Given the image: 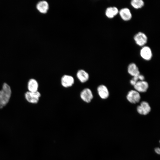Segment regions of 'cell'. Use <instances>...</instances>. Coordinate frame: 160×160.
I'll use <instances>...</instances> for the list:
<instances>
[{
  "label": "cell",
  "instance_id": "8",
  "mask_svg": "<svg viewBox=\"0 0 160 160\" xmlns=\"http://www.w3.org/2000/svg\"><path fill=\"white\" fill-rule=\"evenodd\" d=\"M134 86L135 90L138 92H144L147 91L148 88V84L147 82L144 80L139 81Z\"/></svg>",
  "mask_w": 160,
  "mask_h": 160
},
{
  "label": "cell",
  "instance_id": "16",
  "mask_svg": "<svg viewBox=\"0 0 160 160\" xmlns=\"http://www.w3.org/2000/svg\"><path fill=\"white\" fill-rule=\"evenodd\" d=\"M39 85L36 80L31 79L28 81V88L29 92H34L38 91Z\"/></svg>",
  "mask_w": 160,
  "mask_h": 160
},
{
  "label": "cell",
  "instance_id": "19",
  "mask_svg": "<svg viewBox=\"0 0 160 160\" xmlns=\"http://www.w3.org/2000/svg\"><path fill=\"white\" fill-rule=\"evenodd\" d=\"M155 152L157 154H159L160 153V149L159 148H157L155 149Z\"/></svg>",
  "mask_w": 160,
  "mask_h": 160
},
{
  "label": "cell",
  "instance_id": "7",
  "mask_svg": "<svg viewBox=\"0 0 160 160\" xmlns=\"http://www.w3.org/2000/svg\"><path fill=\"white\" fill-rule=\"evenodd\" d=\"M151 110V107L149 104L146 102L143 101L140 105L137 107V111L140 114L146 115L148 114Z\"/></svg>",
  "mask_w": 160,
  "mask_h": 160
},
{
  "label": "cell",
  "instance_id": "2",
  "mask_svg": "<svg viewBox=\"0 0 160 160\" xmlns=\"http://www.w3.org/2000/svg\"><path fill=\"white\" fill-rule=\"evenodd\" d=\"M41 95L38 91L34 92H27L25 94V97L26 100L29 102L37 103L39 101Z\"/></svg>",
  "mask_w": 160,
  "mask_h": 160
},
{
  "label": "cell",
  "instance_id": "6",
  "mask_svg": "<svg viewBox=\"0 0 160 160\" xmlns=\"http://www.w3.org/2000/svg\"><path fill=\"white\" fill-rule=\"evenodd\" d=\"M74 83L73 77L68 75H63L61 78V83L64 87L68 88L73 86Z\"/></svg>",
  "mask_w": 160,
  "mask_h": 160
},
{
  "label": "cell",
  "instance_id": "5",
  "mask_svg": "<svg viewBox=\"0 0 160 160\" xmlns=\"http://www.w3.org/2000/svg\"><path fill=\"white\" fill-rule=\"evenodd\" d=\"M134 39L136 44L140 46H144L148 40L146 35L142 32H139L135 35Z\"/></svg>",
  "mask_w": 160,
  "mask_h": 160
},
{
  "label": "cell",
  "instance_id": "18",
  "mask_svg": "<svg viewBox=\"0 0 160 160\" xmlns=\"http://www.w3.org/2000/svg\"><path fill=\"white\" fill-rule=\"evenodd\" d=\"M144 79V76L140 74L137 76L133 77L130 81V83L132 85L134 86L137 81H143Z\"/></svg>",
  "mask_w": 160,
  "mask_h": 160
},
{
  "label": "cell",
  "instance_id": "14",
  "mask_svg": "<svg viewBox=\"0 0 160 160\" xmlns=\"http://www.w3.org/2000/svg\"><path fill=\"white\" fill-rule=\"evenodd\" d=\"M119 12L118 8L115 7L107 8L105 11L106 16L109 18H112L116 16Z\"/></svg>",
  "mask_w": 160,
  "mask_h": 160
},
{
  "label": "cell",
  "instance_id": "9",
  "mask_svg": "<svg viewBox=\"0 0 160 160\" xmlns=\"http://www.w3.org/2000/svg\"><path fill=\"white\" fill-rule=\"evenodd\" d=\"M140 54L141 57L146 60H150L152 56V52L151 48L148 46L143 47L141 49Z\"/></svg>",
  "mask_w": 160,
  "mask_h": 160
},
{
  "label": "cell",
  "instance_id": "13",
  "mask_svg": "<svg viewBox=\"0 0 160 160\" xmlns=\"http://www.w3.org/2000/svg\"><path fill=\"white\" fill-rule=\"evenodd\" d=\"M97 91L99 96L102 99H106L109 96V92L108 89L103 85L99 86L97 88Z\"/></svg>",
  "mask_w": 160,
  "mask_h": 160
},
{
  "label": "cell",
  "instance_id": "17",
  "mask_svg": "<svg viewBox=\"0 0 160 160\" xmlns=\"http://www.w3.org/2000/svg\"><path fill=\"white\" fill-rule=\"evenodd\" d=\"M144 4L143 1L142 0H132L131 2V5L136 9L142 8L144 6Z\"/></svg>",
  "mask_w": 160,
  "mask_h": 160
},
{
  "label": "cell",
  "instance_id": "3",
  "mask_svg": "<svg viewBox=\"0 0 160 160\" xmlns=\"http://www.w3.org/2000/svg\"><path fill=\"white\" fill-rule=\"evenodd\" d=\"M80 97L84 102L89 103L92 99L93 96L91 89L88 88H85L81 92Z\"/></svg>",
  "mask_w": 160,
  "mask_h": 160
},
{
  "label": "cell",
  "instance_id": "15",
  "mask_svg": "<svg viewBox=\"0 0 160 160\" xmlns=\"http://www.w3.org/2000/svg\"><path fill=\"white\" fill-rule=\"evenodd\" d=\"M128 72L129 74L133 77L140 74L138 68L134 63H131L129 65L128 67Z\"/></svg>",
  "mask_w": 160,
  "mask_h": 160
},
{
  "label": "cell",
  "instance_id": "1",
  "mask_svg": "<svg viewBox=\"0 0 160 160\" xmlns=\"http://www.w3.org/2000/svg\"><path fill=\"white\" fill-rule=\"evenodd\" d=\"M11 94V90L10 86L7 83H4L2 89L0 90V109L5 106L8 103Z\"/></svg>",
  "mask_w": 160,
  "mask_h": 160
},
{
  "label": "cell",
  "instance_id": "11",
  "mask_svg": "<svg viewBox=\"0 0 160 160\" xmlns=\"http://www.w3.org/2000/svg\"><path fill=\"white\" fill-rule=\"evenodd\" d=\"M76 76L79 80L82 83H84L88 81L89 78L88 73L83 69H80L76 73Z\"/></svg>",
  "mask_w": 160,
  "mask_h": 160
},
{
  "label": "cell",
  "instance_id": "12",
  "mask_svg": "<svg viewBox=\"0 0 160 160\" xmlns=\"http://www.w3.org/2000/svg\"><path fill=\"white\" fill-rule=\"evenodd\" d=\"M119 13L121 18L124 21H129L132 18L131 13L128 8H124L121 9Z\"/></svg>",
  "mask_w": 160,
  "mask_h": 160
},
{
  "label": "cell",
  "instance_id": "10",
  "mask_svg": "<svg viewBox=\"0 0 160 160\" xmlns=\"http://www.w3.org/2000/svg\"><path fill=\"white\" fill-rule=\"evenodd\" d=\"M36 8L38 11L42 14L46 13L49 9V5L46 1H39L36 5Z\"/></svg>",
  "mask_w": 160,
  "mask_h": 160
},
{
  "label": "cell",
  "instance_id": "4",
  "mask_svg": "<svg viewBox=\"0 0 160 160\" xmlns=\"http://www.w3.org/2000/svg\"><path fill=\"white\" fill-rule=\"evenodd\" d=\"M140 96L139 92L135 90H131L128 93L127 98L128 100L132 103H138L140 99Z\"/></svg>",
  "mask_w": 160,
  "mask_h": 160
}]
</instances>
